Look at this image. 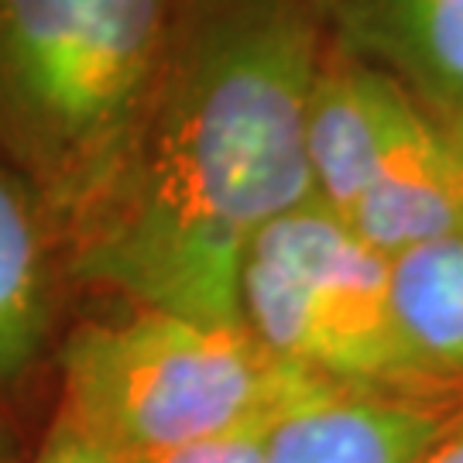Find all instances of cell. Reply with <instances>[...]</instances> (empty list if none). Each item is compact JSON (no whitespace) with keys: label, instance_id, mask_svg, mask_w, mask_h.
Segmentation results:
<instances>
[{"label":"cell","instance_id":"1","mask_svg":"<svg viewBox=\"0 0 463 463\" xmlns=\"http://www.w3.org/2000/svg\"><path fill=\"white\" fill-rule=\"evenodd\" d=\"M319 55L306 0H183L131 148L66 237L69 281L241 323L250 244L313 199L306 99Z\"/></svg>","mask_w":463,"mask_h":463},{"label":"cell","instance_id":"6","mask_svg":"<svg viewBox=\"0 0 463 463\" xmlns=\"http://www.w3.org/2000/svg\"><path fill=\"white\" fill-rule=\"evenodd\" d=\"M323 38L395 80L463 145V0H306Z\"/></svg>","mask_w":463,"mask_h":463},{"label":"cell","instance_id":"3","mask_svg":"<svg viewBox=\"0 0 463 463\" xmlns=\"http://www.w3.org/2000/svg\"><path fill=\"white\" fill-rule=\"evenodd\" d=\"M55 357L59 409L128 463L281 419L323 388L244 323L151 306L76 323Z\"/></svg>","mask_w":463,"mask_h":463},{"label":"cell","instance_id":"14","mask_svg":"<svg viewBox=\"0 0 463 463\" xmlns=\"http://www.w3.org/2000/svg\"><path fill=\"white\" fill-rule=\"evenodd\" d=\"M0 463H24L21 457V447H17L14 432L0 422Z\"/></svg>","mask_w":463,"mask_h":463},{"label":"cell","instance_id":"8","mask_svg":"<svg viewBox=\"0 0 463 463\" xmlns=\"http://www.w3.org/2000/svg\"><path fill=\"white\" fill-rule=\"evenodd\" d=\"M69 281L62 233L45 199L0 155V388L42 361Z\"/></svg>","mask_w":463,"mask_h":463},{"label":"cell","instance_id":"4","mask_svg":"<svg viewBox=\"0 0 463 463\" xmlns=\"http://www.w3.org/2000/svg\"><path fill=\"white\" fill-rule=\"evenodd\" d=\"M241 323L279 361L333 388L449 398L422 378L405 347L392 258L316 199L250 244Z\"/></svg>","mask_w":463,"mask_h":463},{"label":"cell","instance_id":"2","mask_svg":"<svg viewBox=\"0 0 463 463\" xmlns=\"http://www.w3.org/2000/svg\"><path fill=\"white\" fill-rule=\"evenodd\" d=\"M183 0H0V155L62 248L128 155Z\"/></svg>","mask_w":463,"mask_h":463},{"label":"cell","instance_id":"7","mask_svg":"<svg viewBox=\"0 0 463 463\" xmlns=\"http://www.w3.org/2000/svg\"><path fill=\"white\" fill-rule=\"evenodd\" d=\"M457 419V398L323 384L275 422L265 463H415Z\"/></svg>","mask_w":463,"mask_h":463},{"label":"cell","instance_id":"11","mask_svg":"<svg viewBox=\"0 0 463 463\" xmlns=\"http://www.w3.org/2000/svg\"><path fill=\"white\" fill-rule=\"evenodd\" d=\"M279 419L261 422V426H248L220 439H206V443H193L183 449H168L158 457H148L141 463H265L268 460V439Z\"/></svg>","mask_w":463,"mask_h":463},{"label":"cell","instance_id":"13","mask_svg":"<svg viewBox=\"0 0 463 463\" xmlns=\"http://www.w3.org/2000/svg\"><path fill=\"white\" fill-rule=\"evenodd\" d=\"M415 463H463V419H457Z\"/></svg>","mask_w":463,"mask_h":463},{"label":"cell","instance_id":"12","mask_svg":"<svg viewBox=\"0 0 463 463\" xmlns=\"http://www.w3.org/2000/svg\"><path fill=\"white\" fill-rule=\"evenodd\" d=\"M28 463H128L124 457H117L114 449H107L103 443H97L90 432L66 412L55 409L45 439Z\"/></svg>","mask_w":463,"mask_h":463},{"label":"cell","instance_id":"10","mask_svg":"<svg viewBox=\"0 0 463 463\" xmlns=\"http://www.w3.org/2000/svg\"><path fill=\"white\" fill-rule=\"evenodd\" d=\"M392 296L422 378L439 395L463 402V237L392 258Z\"/></svg>","mask_w":463,"mask_h":463},{"label":"cell","instance_id":"5","mask_svg":"<svg viewBox=\"0 0 463 463\" xmlns=\"http://www.w3.org/2000/svg\"><path fill=\"white\" fill-rule=\"evenodd\" d=\"M419 110L395 80L323 38L306 99V162L316 203L347 220Z\"/></svg>","mask_w":463,"mask_h":463},{"label":"cell","instance_id":"9","mask_svg":"<svg viewBox=\"0 0 463 463\" xmlns=\"http://www.w3.org/2000/svg\"><path fill=\"white\" fill-rule=\"evenodd\" d=\"M347 223L384 258L463 237V145L419 110Z\"/></svg>","mask_w":463,"mask_h":463}]
</instances>
